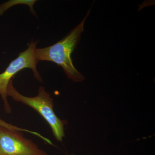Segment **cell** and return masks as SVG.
Wrapping results in <instances>:
<instances>
[{
    "label": "cell",
    "instance_id": "obj_1",
    "mask_svg": "<svg viewBox=\"0 0 155 155\" xmlns=\"http://www.w3.org/2000/svg\"><path fill=\"white\" fill-rule=\"evenodd\" d=\"M90 11V9L80 23L61 41L47 47L35 49V56L38 61H51L61 66L67 78L74 82H81L85 79L84 76L74 67L71 54L80 40L84 31V23Z\"/></svg>",
    "mask_w": 155,
    "mask_h": 155
},
{
    "label": "cell",
    "instance_id": "obj_2",
    "mask_svg": "<svg viewBox=\"0 0 155 155\" xmlns=\"http://www.w3.org/2000/svg\"><path fill=\"white\" fill-rule=\"evenodd\" d=\"M7 95L11 97L14 101L22 103L37 112L49 125L56 140L62 141L65 137L64 126L67 124V121L61 120L56 115L54 110V100L50 94L46 91L44 87H39L36 96H25L14 87L11 80L8 85Z\"/></svg>",
    "mask_w": 155,
    "mask_h": 155
},
{
    "label": "cell",
    "instance_id": "obj_3",
    "mask_svg": "<svg viewBox=\"0 0 155 155\" xmlns=\"http://www.w3.org/2000/svg\"><path fill=\"white\" fill-rule=\"evenodd\" d=\"M37 41L31 42L28 47L24 51L20 53L15 60L11 61L5 71L0 74V95L4 101V107L6 113H11L12 109L8 100L7 89L9 82L14 75L25 68L32 69L34 77L40 82H43L42 78L37 69L39 62L35 54Z\"/></svg>",
    "mask_w": 155,
    "mask_h": 155
},
{
    "label": "cell",
    "instance_id": "obj_4",
    "mask_svg": "<svg viewBox=\"0 0 155 155\" xmlns=\"http://www.w3.org/2000/svg\"><path fill=\"white\" fill-rule=\"evenodd\" d=\"M0 155H48L21 131L0 126Z\"/></svg>",
    "mask_w": 155,
    "mask_h": 155
},
{
    "label": "cell",
    "instance_id": "obj_5",
    "mask_svg": "<svg viewBox=\"0 0 155 155\" xmlns=\"http://www.w3.org/2000/svg\"><path fill=\"white\" fill-rule=\"evenodd\" d=\"M0 126L5 127L8 129H10V130H17V131H21V132H26L27 133L33 134V135L36 136L42 139V140L45 142L48 141V138L47 137L42 135L41 134L38 133V132L17 127V126L12 125L10 123H8V122H6L5 121H4L2 119H0Z\"/></svg>",
    "mask_w": 155,
    "mask_h": 155
},
{
    "label": "cell",
    "instance_id": "obj_6",
    "mask_svg": "<svg viewBox=\"0 0 155 155\" xmlns=\"http://www.w3.org/2000/svg\"><path fill=\"white\" fill-rule=\"evenodd\" d=\"M74 155L72 154V155Z\"/></svg>",
    "mask_w": 155,
    "mask_h": 155
}]
</instances>
